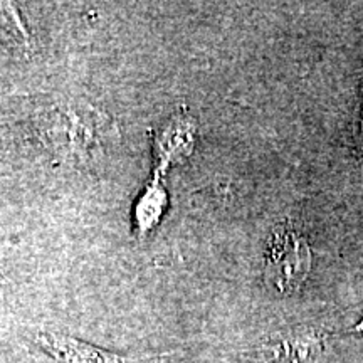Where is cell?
Listing matches in <instances>:
<instances>
[{"label": "cell", "mask_w": 363, "mask_h": 363, "mask_svg": "<svg viewBox=\"0 0 363 363\" xmlns=\"http://www.w3.org/2000/svg\"><path fill=\"white\" fill-rule=\"evenodd\" d=\"M313 256L306 239L289 224L272 230L266 251V279L276 291H298L311 272Z\"/></svg>", "instance_id": "1"}, {"label": "cell", "mask_w": 363, "mask_h": 363, "mask_svg": "<svg viewBox=\"0 0 363 363\" xmlns=\"http://www.w3.org/2000/svg\"><path fill=\"white\" fill-rule=\"evenodd\" d=\"M165 192H163L160 185V179H158V175H155V180L148 185L145 194H142V197H140L138 203H136L135 220L140 234H147L150 229H153L158 224L163 214V208H165Z\"/></svg>", "instance_id": "5"}, {"label": "cell", "mask_w": 363, "mask_h": 363, "mask_svg": "<svg viewBox=\"0 0 363 363\" xmlns=\"http://www.w3.org/2000/svg\"><path fill=\"white\" fill-rule=\"evenodd\" d=\"M195 133L197 130L194 121L187 115H177L163 126L155 138V157L158 158L157 174L192 153Z\"/></svg>", "instance_id": "3"}, {"label": "cell", "mask_w": 363, "mask_h": 363, "mask_svg": "<svg viewBox=\"0 0 363 363\" xmlns=\"http://www.w3.org/2000/svg\"><path fill=\"white\" fill-rule=\"evenodd\" d=\"M358 143H360V150L363 152V98L360 106V121H358Z\"/></svg>", "instance_id": "6"}, {"label": "cell", "mask_w": 363, "mask_h": 363, "mask_svg": "<svg viewBox=\"0 0 363 363\" xmlns=\"http://www.w3.org/2000/svg\"><path fill=\"white\" fill-rule=\"evenodd\" d=\"M40 348L59 363H140L145 357H126L113 353L81 340L57 333H40L38 337Z\"/></svg>", "instance_id": "2"}, {"label": "cell", "mask_w": 363, "mask_h": 363, "mask_svg": "<svg viewBox=\"0 0 363 363\" xmlns=\"http://www.w3.org/2000/svg\"><path fill=\"white\" fill-rule=\"evenodd\" d=\"M278 363H316L321 355V342L311 333H296L272 345Z\"/></svg>", "instance_id": "4"}]
</instances>
